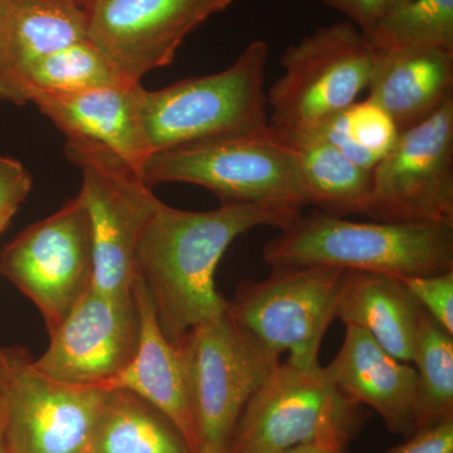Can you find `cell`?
Listing matches in <instances>:
<instances>
[{
	"instance_id": "6da1fadb",
	"label": "cell",
	"mask_w": 453,
	"mask_h": 453,
	"mask_svg": "<svg viewBox=\"0 0 453 453\" xmlns=\"http://www.w3.org/2000/svg\"><path fill=\"white\" fill-rule=\"evenodd\" d=\"M299 214L243 203L190 211L159 201L140 240L138 273L166 338L177 344L193 327L226 314L216 273L235 238L258 226L282 229Z\"/></svg>"
},
{
	"instance_id": "7a4b0ae2",
	"label": "cell",
	"mask_w": 453,
	"mask_h": 453,
	"mask_svg": "<svg viewBox=\"0 0 453 453\" xmlns=\"http://www.w3.org/2000/svg\"><path fill=\"white\" fill-rule=\"evenodd\" d=\"M271 267L320 265L402 277L453 271V226L432 222H353L301 213L264 247Z\"/></svg>"
},
{
	"instance_id": "3957f363",
	"label": "cell",
	"mask_w": 453,
	"mask_h": 453,
	"mask_svg": "<svg viewBox=\"0 0 453 453\" xmlns=\"http://www.w3.org/2000/svg\"><path fill=\"white\" fill-rule=\"evenodd\" d=\"M268 44L253 41L226 70L193 77L142 96L151 154L268 130L265 76Z\"/></svg>"
},
{
	"instance_id": "277c9868",
	"label": "cell",
	"mask_w": 453,
	"mask_h": 453,
	"mask_svg": "<svg viewBox=\"0 0 453 453\" xmlns=\"http://www.w3.org/2000/svg\"><path fill=\"white\" fill-rule=\"evenodd\" d=\"M377 50L349 20L320 27L281 57L282 76L266 94L268 129L285 144L308 138L368 88Z\"/></svg>"
},
{
	"instance_id": "5b68a950",
	"label": "cell",
	"mask_w": 453,
	"mask_h": 453,
	"mask_svg": "<svg viewBox=\"0 0 453 453\" xmlns=\"http://www.w3.org/2000/svg\"><path fill=\"white\" fill-rule=\"evenodd\" d=\"M146 186L195 184L220 203L264 204L303 213L309 207L299 157L270 129L157 151L142 169Z\"/></svg>"
},
{
	"instance_id": "8992f818",
	"label": "cell",
	"mask_w": 453,
	"mask_h": 453,
	"mask_svg": "<svg viewBox=\"0 0 453 453\" xmlns=\"http://www.w3.org/2000/svg\"><path fill=\"white\" fill-rule=\"evenodd\" d=\"M262 281L240 283L226 303L232 323L258 345L301 366L320 365L323 339L336 319L345 270L336 267H273Z\"/></svg>"
},
{
	"instance_id": "52a82bcc",
	"label": "cell",
	"mask_w": 453,
	"mask_h": 453,
	"mask_svg": "<svg viewBox=\"0 0 453 453\" xmlns=\"http://www.w3.org/2000/svg\"><path fill=\"white\" fill-rule=\"evenodd\" d=\"M360 412V405L334 386L324 366L286 360L244 407L225 453H280L321 438L350 440Z\"/></svg>"
},
{
	"instance_id": "ba28073f",
	"label": "cell",
	"mask_w": 453,
	"mask_h": 453,
	"mask_svg": "<svg viewBox=\"0 0 453 453\" xmlns=\"http://www.w3.org/2000/svg\"><path fill=\"white\" fill-rule=\"evenodd\" d=\"M65 153L82 172L79 196L91 223L94 288L129 296L140 240L159 199L139 173L103 146L67 140Z\"/></svg>"
},
{
	"instance_id": "9c48e42d",
	"label": "cell",
	"mask_w": 453,
	"mask_h": 453,
	"mask_svg": "<svg viewBox=\"0 0 453 453\" xmlns=\"http://www.w3.org/2000/svg\"><path fill=\"white\" fill-rule=\"evenodd\" d=\"M109 389L42 374L25 349L0 348V401L9 453H92Z\"/></svg>"
},
{
	"instance_id": "30bf717a",
	"label": "cell",
	"mask_w": 453,
	"mask_h": 453,
	"mask_svg": "<svg viewBox=\"0 0 453 453\" xmlns=\"http://www.w3.org/2000/svg\"><path fill=\"white\" fill-rule=\"evenodd\" d=\"M94 273L91 223L79 196L0 253V275L37 306L49 334L94 286Z\"/></svg>"
},
{
	"instance_id": "8fae6325",
	"label": "cell",
	"mask_w": 453,
	"mask_h": 453,
	"mask_svg": "<svg viewBox=\"0 0 453 453\" xmlns=\"http://www.w3.org/2000/svg\"><path fill=\"white\" fill-rule=\"evenodd\" d=\"M186 351L199 451L226 449L235 423L280 357L238 329L226 314L193 327L179 342Z\"/></svg>"
},
{
	"instance_id": "7c38bea8",
	"label": "cell",
	"mask_w": 453,
	"mask_h": 453,
	"mask_svg": "<svg viewBox=\"0 0 453 453\" xmlns=\"http://www.w3.org/2000/svg\"><path fill=\"white\" fill-rule=\"evenodd\" d=\"M372 177L368 219L453 226V98L402 131Z\"/></svg>"
},
{
	"instance_id": "4fadbf2b",
	"label": "cell",
	"mask_w": 453,
	"mask_h": 453,
	"mask_svg": "<svg viewBox=\"0 0 453 453\" xmlns=\"http://www.w3.org/2000/svg\"><path fill=\"white\" fill-rule=\"evenodd\" d=\"M234 0H92L88 38L133 81L172 64L184 40Z\"/></svg>"
},
{
	"instance_id": "5bb4252c",
	"label": "cell",
	"mask_w": 453,
	"mask_h": 453,
	"mask_svg": "<svg viewBox=\"0 0 453 453\" xmlns=\"http://www.w3.org/2000/svg\"><path fill=\"white\" fill-rule=\"evenodd\" d=\"M140 319L133 294L112 296L92 286L33 365L50 380L79 387H105L133 359Z\"/></svg>"
},
{
	"instance_id": "9a60e30c",
	"label": "cell",
	"mask_w": 453,
	"mask_h": 453,
	"mask_svg": "<svg viewBox=\"0 0 453 453\" xmlns=\"http://www.w3.org/2000/svg\"><path fill=\"white\" fill-rule=\"evenodd\" d=\"M140 319L138 348L129 365L104 388L133 393L157 408L186 440L190 452H199L195 402L186 351L162 330L153 299L142 277L131 288Z\"/></svg>"
},
{
	"instance_id": "2e32d148",
	"label": "cell",
	"mask_w": 453,
	"mask_h": 453,
	"mask_svg": "<svg viewBox=\"0 0 453 453\" xmlns=\"http://www.w3.org/2000/svg\"><path fill=\"white\" fill-rule=\"evenodd\" d=\"M142 91L140 82L129 83L62 96L42 95L32 104L67 140L103 146L142 175L151 155L142 119Z\"/></svg>"
},
{
	"instance_id": "e0dca14e",
	"label": "cell",
	"mask_w": 453,
	"mask_h": 453,
	"mask_svg": "<svg viewBox=\"0 0 453 453\" xmlns=\"http://www.w3.org/2000/svg\"><path fill=\"white\" fill-rule=\"evenodd\" d=\"M324 369L349 401L372 408L392 434L408 438L416 432V371L365 330L345 325L342 347Z\"/></svg>"
},
{
	"instance_id": "ac0fdd59",
	"label": "cell",
	"mask_w": 453,
	"mask_h": 453,
	"mask_svg": "<svg viewBox=\"0 0 453 453\" xmlns=\"http://www.w3.org/2000/svg\"><path fill=\"white\" fill-rule=\"evenodd\" d=\"M377 52L368 98L388 113L399 133L427 120L453 98V50Z\"/></svg>"
},
{
	"instance_id": "d6986e66",
	"label": "cell",
	"mask_w": 453,
	"mask_h": 453,
	"mask_svg": "<svg viewBox=\"0 0 453 453\" xmlns=\"http://www.w3.org/2000/svg\"><path fill=\"white\" fill-rule=\"evenodd\" d=\"M86 5L73 0H0V100L27 67L88 38Z\"/></svg>"
},
{
	"instance_id": "ffe728a7",
	"label": "cell",
	"mask_w": 453,
	"mask_h": 453,
	"mask_svg": "<svg viewBox=\"0 0 453 453\" xmlns=\"http://www.w3.org/2000/svg\"><path fill=\"white\" fill-rule=\"evenodd\" d=\"M423 312L401 280L345 271L336 319L365 330L389 354L411 365Z\"/></svg>"
},
{
	"instance_id": "44dd1931",
	"label": "cell",
	"mask_w": 453,
	"mask_h": 453,
	"mask_svg": "<svg viewBox=\"0 0 453 453\" xmlns=\"http://www.w3.org/2000/svg\"><path fill=\"white\" fill-rule=\"evenodd\" d=\"M138 83L88 38L53 50L27 65L9 92L7 103L26 105L42 95L62 96L107 86Z\"/></svg>"
},
{
	"instance_id": "7402d4cb",
	"label": "cell",
	"mask_w": 453,
	"mask_h": 453,
	"mask_svg": "<svg viewBox=\"0 0 453 453\" xmlns=\"http://www.w3.org/2000/svg\"><path fill=\"white\" fill-rule=\"evenodd\" d=\"M286 145L299 157L309 205L336 217H368L372 172L360 168L335 146L316 136Z\"/></svg>"
},
{
	"instance_id": "603a6c76",
	"label": "cell",
	"mask_w": 453,
	"mask_h": 453,
	"mask_svg": "<svg viewBox=\"0 0 453 453\" xmlns=\"http://www.w3.org/2000/svg\"><path fill=\"white\" fill-rule=\"evenodd\" d=\"M92 453H192L175 426L144 399L109 389Z\"/></svg>"
},
{
	"instance_id": "cb8c5ba5",
	"label": "cell",
	"mask_w": 453,
	"mask_h": 453,
	"mask_svg": "<svg viewBox=\"0 0 453 453\" xmlns=\"http://www.w3.org/2000/svg\"><path fill=\"white\" fill-rule=\"evenodd\" d=\"M416 431L453 419V334L423 312L416 338Z\"/></svg>"
},
{
	"instance_id": "d4e9b609",
	"label": "cell",
	"mask_w": 453,
	"mask_h": 453,
	"mask_svg": "<svg viewBox=\"0 0 453 453\" xmlns=\"http://www.w3.org/2000/svg\"><path fill=\"white\" fill-rule=\"evenodd\" d=\"M366 37L380 52L453 50V0H410L396 5Z\"/></svg>"
},
{
	"instance_id": "484cf974",
	"label": "cell",
	"mask_w": 453,
	"mask_h": 453,
	"mask_svg": "<svg viewBox=\"0 0 453 453\" xmlns=\"http://www.w3.org/2000/svg\"><path fill=\"white\" fill-rule=\"evenodd\" d=\"M399 134L388 113L365 98L357 100L308 138L325 140L360 168L372 172L392 150Z\"/></svg>"
},
{
	"instance_id": "4316f807",
	"label": "cell",
	"mask_w": 453,
	"mask_h": 453,
	"mask_svg": "<svg viewBox=\"0 0 453 453\" xmlns=\"http://www.w3.org/2000/svg\"><path fill=\"white\" fill-rule=\"evenodd\" d=\"M399 280L422 309L447 332L453 334V271Z\"/></svg>"
},
{
	"instance_id": "83f0119b",
	"label": "cell",
	"mask_w": 453,
	"mask_h": 453,
	"mask_svg": "<svg viewBox=\"0 0 453 453\" xmlns=\"http://www.w3.org/2000/svg\"><path fill=\"white\" fill-rule=\"evenodd\" d=\"M32 178L22 163L0 155V232H4L18 208L31 192Z\"/></svg>"
},
{
	"instance_id": "f1b7e54d",
	"label": "cell",
	"mask_w": 453,
	"mask_h": 453,
	"mask_svg": "<svg viewBox=\"0 0 453 453\" xmlns=\"http://www.w3.org/2000/svg\"><path fill=\"white\" fill-rule=\"evenodd\" d=\"M387 453H453V419L418 429Z\"/></svg>"
},
{
	"instance_id": "f546056e",
	"label": "cell",
	"mask_w": 453,
	"mask_h": 453,
	"mask_svg": "<svg viewBox=\"0 0 453 453\" xmlns=\"http://www.w3.org/2000/svg\"><path fill=\"white\" fill-rule=\"evenodd\" d=\"M327 7L335 9L348 18L365 35L389 9V0H320Z\"/></svg>"
},
{
	"instance_id": "4dcf8cb0",
	"label": "cell",
	"mask_w": 453,
	"mask_h": 453,
	"mask_svg": "<svg viewBox=\"0 0 453 453\" xmlns=\"http://www.w3.org/2000/svg\"><path fill=\"white\" fill-rule=\"evenodd\" d=\"M349 441L345 437L321 438L280 453H344L347 452Z\"/></svg>"
},
{
	"instance_id": "1f68e13d",
	"label": "cell",
	"mask_w": 453,
	"mask_h": 453,
	"mask_svg": "<svg viewBox=\"0 0 453 453\" xmlns=\"http://www.w3.org/2000/svg\"><path fill=\"white\" fill-rule=\"evenodd\" d=\"M0 453H9L4 434V411H3L2 401H0Z\"/></svg>"
},
{
	"instance_id": "d6a6232c",
	"label": "cell",
	"mask_w": 453,
	"mask_h": 453,
	"mask_svg": "<svg viewBox=\"0 0 453 453\" xmlns=\"http://www.w3.org/2000/svg\"><path fill=\"white\" fill-rule=\"evenodd\" d=\"M198 453H225L223 449H213V447H203Z\"/></svg>"
},
{
	"instance_id": "836d02e7",
	"label": "cell",
	"mask_w": 453,
	"mask_h": 453,
	"mask_svg": "<svg viewBox=\"0 0 453 453\" xmlns=\"http://www.w3.org/2000/svg\"><path fill=\"white\" fill-rule=\"evenodd\" d=\"M407 2H410V0H389V9L396 7V5L404 4Z\"/></svg>"
},
{
	"instance_id": "e575fe53",
	"label": "cell",
	"mask_w": 453,
	"mask_h": 453,
	"mask_svg": "<svg viewBox=\"0 0 453 453\" xmlns=\"http://www.w3.org/2000/svg\"><path fill=\"white\" fill-rule=\"evenodd\" d=\"M73 2L80 3V4L86 5V7H88V4L92 2V0H73Z\"/></svg>"
},
{
	"instance_id": "d590c367",
	"label": "cell",
	"mask_w": 453,
	"mask_h": 453,
	"mask_svg": "<svg viewBox=\"0 0 453 453\" xmlns=\"http://www.w3.org/2000/svg\"><path fill=\"white\" fill-rule=\"evenodd\" d=\"M0 234H2V232H0Z\"/></svg>"
},
{
	"instance_id": "8d00e7d4",
	"label": "cell",
	"mask_w": 453,
	"mask_h": 453,
	"mask_svg": "<svg viewBox=\"0 0 453 453\" xmlns=\"http://www.w3.org/2000/svg\"><path fill=\"white\" fill-rule=\"evenodd\" d=\"M344 453H347V452H344Z\"/></svg>"
}]
</instances>
